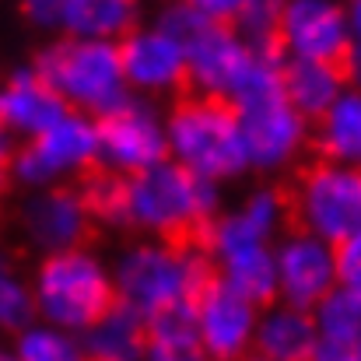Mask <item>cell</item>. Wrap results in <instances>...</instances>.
Masks as SVG:
<instances>
[{
	"label": "cell",
	"mask_w": 361,
	"mask_h": 361,
	"mask_svg": "<svg viewBox=\"0 0 361 361\" xmlns=\"http://www.w3.org/2000/svg\"><path fill=\"white\" fill-rule=\"evenodd\" d=\"M130 197L137 228L154 232L169 249L183 256L218 252L214 193L207 186V176H200L186 161L165 158L158 165L137 169Z\"/></svg>",
	"instance_id": "obj_1"
},
{
	"label": "cell",
	"mask_w": 361,
	"mask_h": 361,
	"mask_svg": "<svg viewBox=\"0 0 361 361\" xmlns=\"http://www.w3.org/2000/svg\"><path fill=\"white\" fill-rule=\"evenodd\" d=\"M274 197L288 235H319L337 245L361 228V165L309 154L274 186Z\"/></svg>",
	"instance_id": "obj_2"
},
{
	"label": "cell",
	"mask_w": 361,
	"mask_h": 361,
	"mask_svg": "<svg viewBox=\"0 0 361 361\" xmlns=\"http://www.w3.org/2000/svg\"><path fill=\"white\" fill-rule=\"evenodd\" d=\"M169 137L179 151V161L197 169L207 179H225L245 169L239 106L228 92H186L176 95L169 113Z\"/></svg>",
	"instance_id": "obj_3"
},
{
	"label": "cell",
	"mask_w": 361,
	"mask_h": 361,
	"mask_svg": "<svg viewBox=\"0 0 361 361\" xmlns=\"http://www.w3.org/2000/svg\"><path fill=\"white\" fill-rule=\"evenodd\" d=\"M35 309L71 330H88L102 323L120 305V288L109 284L95 256L88 249H56L46 252V259L35 270Z\"/></svg>",
	"instance_id": "obj_4"
},
{
	"label": "cell",
	"mask_w": 361,
	"mask_h": 361,
	"mask_svg": "<svg viewBox=\"0 0 361 361\" xmlns=\"http://www.w3.org/2000/svg\"><path fill=\"white\" fill-rule=\"evenodd\" d=\"M35 71L85 113H102L123 102L120 49L102 39H60L39 53Z\"/></svg>",
	"instance_id": "obj_5"
},
{
	"label": "cell",
	"mask_w": 361,
	"mask_h": 361,
	"mask_svg": "<svg viewBox=\"0 0 361 361\" xmlns=\"http://www.w3.org/2000/svg\"><path fill=\"white\" fill-rule=\"evenodd\" d=\"M281 32L298 56L323 63L341 85H355V39L341 7L330 0H284Z\"/></svg>",
	"instance_id": "obj_6"
},
{
	"label": "cell",
	"mask_w": 361,
	"mask_h": 361,
	"mask_svg": "<svg viewBox=\"0 0 361 361\" xmlns=\"http://www.w3.org/2000/svg\"><path fill=\"white\" fill-rule=\"evenodd\" d=\"M21 228L32 245L42 252L56 249H92L102 239V225L85 207L81 193L74 186H53L39 197H32L21 207Z\"/></svg>",
	"instance_id": "obj_7"
},
{
	"label": "cell",
	"mask_w": 361,
	"mask_h": 361,
	"mask_svg": "<svg viewBox=\"0 0 361 361\" xmlns=\"http://www.w3.org/2000/svg\"><path fill=\"white\" fill-rule=\"evenodd\" d=\"M99 154V133L95 123H88L78 113H67L53 126L32 133V140L11 154L14 176L25 183H53L63 172H74L81 161Z\"/></svg>",
	"instance_id": "obj_8"
},
{
	"label": "cell",
	"mask_w": 361,
	"mask_h": 361,
	"mask_svg": "<svg viewBox=\"0 0 361 361\" xmlns=\"http://www.w3.org/2000/svg\"><path fill=\"white\" fill-rule=\"evenodd\" d=\"M186 256L161 245H137L120 263V298L140 316L183 298Z\"/></svg>",
	"instance_id": "obj_9"
},
{
	"label": "cell",
	"mask_w": 361,
	"mask_h": 361,
	"mask_svg": "<svg viewBox=\"0 0 361 361\" xmlns=\"http://www.w3.org/2000/svg\"><path fill=\"white\" fill-rule=\"evenodd\" d=\"M123 78L137 88H165L172 95L197 92V81L190 74V63L179 49L176 39H169L161 28L158 32H126L120 42Z\"/></svg>",
	"instance_id": "obj_10"
},
{
	"label": "cell",
	"mask_w": 361,
	"mask_h": 361,
	"mask_svg": "<svg viewBox=\"0 0 361 361\" xmlns=\"http://www.w3.org/2000/svg\"><path fill=\"white\" fill-rule=\"evenodd\" d=\"M92 120H95L99 144L106 147L109 161H116L130 172L158 165V161L169 158V147H165V140L154 126V116L144 106H133V102L123 99L120 106L102 109Z\"/></svg>",
	"instance_id": "obj_11"
},
{
	"label": "cell",
	"mask_w": 361,
	"mask_h": 361,
	"mask_svg": "<svg viewBox=\"0 0 361 361\" xmlns=\"http://www.w3.org/2000/svg\"><path fill=\"white\" fill-rule=\"evenodd\" d=\"M239 123L245 154L256 165H277L305 140V120L298 116V109L288 102L284 92L239 106Z\"/></svg>",
	"instance_id": "obj_12"
},
{
	"label": "cell",
	"mask_w": 361,
	"mask_h": 361,
	"mask_svg": "<svg viewBox=\"0 0 361 361\" xmlns=\"http://www.w3.org/2000/svg\"><path fill=\"white\" fill-rule=\"evenodd\" d=\"M133 172L116 161H106L102 154H92L74 169V190L81 193L85 207L102 228H137L133 221V197H130Z\"/></svg>",
	"instance_id": "obj_13"
},
{
	"label": "cell",
	"mask_w": 361,
	"mask_h": 361,
	"mask_svg": "<svg viewBox=\"0 0 361 361\" xmlns=\"http://www.w3.org/2000/svg\"><path fill=\"white\" fill-rule=\"evenodd\" d=\"M71 102L32 67L18 71L4 88H0V126L7 133H39L46 126L67 116Z\"/></svg>",
	"instance_id": "obj_14"
},
{
	"label": "cell",
	"mask_w": 361,
	"mask_h": 361,
	"mask_svg": "<svg viewBox=\"0 0 361 361\" xmlns=\"http://www.w3.org/2000/svg\"><path fill=\"white\" fill-rule=\"evenodd\" d=\"M277 274L291 305L316 309L334 291V249H326L312 235H291V242L277 256Z\"/></svg>",
	"instance_id": "obj_15"
},
{
	"label": "cell",
	"mask_w": 361,
	"mask_h": 361,
	"mask_svg": "<svg viewBox=\"0 0 361 361\" xmlns=\"http://www.w3.org/2000/svg\"><path fill=\"white\" fill-rule=\"evenodd\" d=\"M252 358H277V361H305L319 358V326L309 309H288L277 316H267L259 330L249 341Z\"/></svg>",
	"instance_id": "obj_16"
},
{
	"label": "cell",
	"mask_w": 361,
	"mask_h": 361,
	"mask_svg": "<svg viewBox=\"0 0 361 361\" xmlns=\"http://www.w3.org/2000/svg\"><path fill=\"white\" fill-rule=\"evenodd\" d=\"M302 144L319 158L361 161V95H337V102L323 116L305 123Z\"/></svg>",
	"instance_id": "obj_17"
},
{
	"label": "cell",
	"mask_w": 361,
	"mask_h": 361,
	"mask_svg": "<svg viewBox=\"0 0 361 361\" xmlns=\"http://www.w3.org/2000/svg\"><path fill=\"white\" fill-rule=\"evenodd\" d=\"M147 330V355L151 358H204L200 319L186 298H176L144 316Z\"/></svg>",
	"instance_id": "obj_18"
},
{
	"label": "cell",
	"mask_w": 361,
	"mask_h": 361,
	"mask_svg": "<svg viewBox=\"0 0 361 361\" xmlns=\"http://www.w3.org/2000/svg\"><path fill=\"white\" fill-rule=\"evenodd\" d=\"M277 74H281V88H284L288 102L298 109V116L305 123L323 116V113L337 102V92L344 88L323 63L305 60V56H295V60L284 56V60L277 63Z\"/></svg>",
	"instance_id": "obj_19"
},
{
	"label": "cell",
	"mask_w": 361,
	"mask_h": 361,
	"mask_svg": "<svg viewBox=\"0 0 361 361\" xmlns=\"http://www.w3.org/2000/svg\"><path fill=\"white\" fill-rule=\"evenodd\" d=\"M81 355L92 358H140L147 355V330H144V316L120 302L102 323L88 326L85 341H81Z\"/></svg>",
	"instance_id": "obj_20"
},
{
	"label": "cell",
	"mask_w": 361,
	"mask_h": 361,
	"mask_svg": "<svg viewBox=\"0 0 361 361\" xmlns=\"http://www.w3.org/2000/svg\"><path fill=\"white\" fill-rule=\"evenodd\" d=\"M319 319V358H355L361 337V298L355 291L341 288L330 291L316 305Z\"/></svg>",
	"instance_id": "obj_21"
},
{
	"label": "cell",
	"mask_w": 361,
	"mask_h": 361,
	"mask_svg": "<svg viewBox=\"0 0 361 361\" xmlns=\"http://www.w3.org/2000/svg\"><path fill=\"white\" fill-rule=\"evenodd\" d=\"M221 256H225V267H228V281L252 302V309L274 305V298H277V270H274V259L263 249V242L228 245V249H221Z\"/></svg>",
	"instance_id": "obj_22"
},
{
	"label": "cell",
	"mask_w": 361,
	"mask_h": 361,
	"mask_svg": "<svg viewBox=\"0 0 361 361\" xmlns=\"http://www.w3.org/2000/svg\"><path fill=\"white\" fill-rule=\"evenodd\" d=\"M60 25L71 35H126L137 28V0H67Z\"/></svg>",
	"instance_id": "obj_23"
},
{
	"label": "cell",
	"mask_w": 361,
	"mask_h": 361,
	"mask_svg": "<svg viewBox=\"0 0 361 361\" xmlns=\"http://www.w3.org/2000/svg\"><path fill=\"white\" fill-rule=\"evenodd\" d=\"M39 309H35V295H32V288L21 281V274L0 256V326L4 330H11V334H18V330H25L28 323H32V316H35Z\"/></svg>",
	"instance_id": "obj_24"
},
{
	"label": "cell",
	"mask_w": 361,
	"mask_h": 361,
	"mask_svg": "<svg viewBox=\"0 0 361 361\" xmlns=\"http://www.w3.org/2000/svg\"><path fill=\"white\" fill-rule=\"evenodd\" d=\"M14 355L28 361H60V358H78L81 348H74V341H67L63 334L56 330H42V326H25L18 330V341H14Z\"/></svg>",
	"instance_id": "obj_25"
},
{
	"label": "cell",
	"mask_w": 361,
	"mask_h": 361,
	"mask_svg": "<svg viewBox=\"0 0 361 361\" xmlns=\"http://www.w3.org/2000/svg\"><path fill=\"white\" fill-rule=\"evenodd\" d=\"M334 249V270H337V281L355 291L361 298V228H355L348 239H341Z\"/></svg>",
	"instance_id": "obj_26"
},
{
	"label": "cell",
	"mask_w": 361,
	"mask_h": 361,
	"mask_svg": "<svg viewBox=\"0 0 361 361\" xmlns=\"http://www.w3.org/2000/svg\"><path fill=\"white\" fill-rule=\"evenodd\" d=\"M67 0H21V11L35 25H60Z\"/></svg>",
	"instance_id": "obj_27"
},
{
	"label": "cell",
	"mask_w": 361,
	"mask_h": 361,
	"mask_svg": "<svg viewBox=\"0 0 361 361\" xmlns=\"http://www.w3.org/2000/svg\"><path fill=\"white\" fill-rule=\"evenodd\" d=\"M186 4H193L197 11H204V14H214V18H221V21H228V25H232L235 0H186Z\"/></svg>",
	"instance_id": "obj_28"
},
{
	"label": "cell",
	"mask_w": 361,
	"mask_h": 361,
	"mask_svg": "<svg viewBox=\"0 0 361 361\" xmlns=\"http://www.w3.org/2000/svg\"><path fill=\"white\" fill-rule=\"evenodd\" d=\"M0 161H11V137L4 126H0Z\"/></svg>",
	"instance_id": "obj_29"
},
{
	"label": "cell",
	"mask_w": 361,
	"mask_h": 361,
	"mask_svg": "<svg viewBox=\"0 0 361 361\" xmlns=\"http://www.w3.org/2000/svg\"><path fill=\"white\" fill-rule=\"evenodd\" d=\"M348 7H351V21H355V28L361 35V0H348Z\"/></svg>",
	"instance_id": "obj_30"
},
{
	"label": "cell",
	"mask_w": 361,
	"mask_h": 361,
	"mask_svg": "<svg viewBox=\"0 0 361 361\" xmlns=\"http://www.w3.org/2000/svg\"><path fill=\"white\" fill-rule=\"evenodd\" d=\"M355 85H361V46H355Z\"/></svg>",
	"instance_id": "obj_31"
},
{
	"label": "cell",
	"mask_w": 361,
	"mask_h": 361,
	"mask_svg": "<svg viewBox=\"0 0 361 361\" xmlns=\"http://www.w3.org/2000/svg\"><path fill=\"white\" fill-rule=\"evenodd\" d=\"M7 183H11V176H7V161H0V193L7 190Z\"/></svg>",
	"instance_id": "obj_32"
},
{
	"label": "cell",
	"mask_w": 361,
	"mask_h": 361,
	"mask_svg": "<svg viewBox=\"0 0 361 361\" xmlns=\"http://www.w3.org/2000/svg\"><path fill=\"white\" fill-rule=\"evenodd\" d=\"M4 334H7V330L0 326V358H4Z\"/></svg>",
	"instance_id": "obj_33"
},
{
	"label": "cell",
	"mask_w": 361,
	"mask_h": 361,
	"mask_svg": "<svg viewBox=\"0 0 361 361\" xmlns=\"http://www.w3.org/2000/svg\"><path fill=\"white\" fill-rule=\"evenodd\" d=\"M355 358H361V337H358V348H355Z\"/></svg>",
	"instance_id": "obj_34"
}]
</instances>
